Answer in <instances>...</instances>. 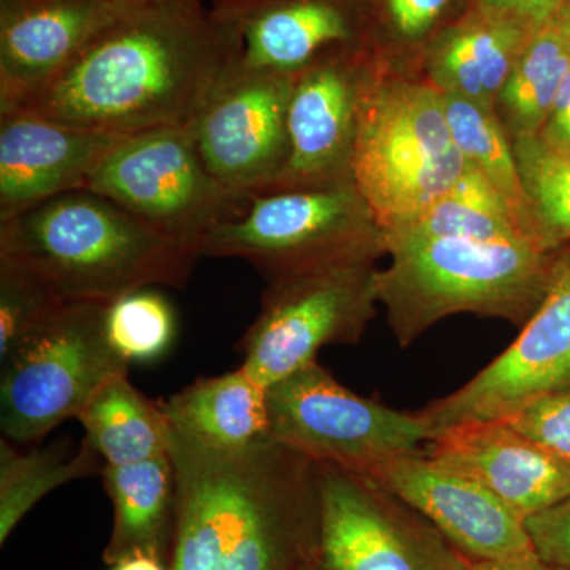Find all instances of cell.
<instances>
[{"label": "cell", "instance_id": "6da1fadb", "mask_svg": "<svg viewBox=\"0 0 570 570\" xmlns=\"http://www.w3.org/2000/svg\"><path fill=\"white\" fill-rule=\"evenodd\" d=\"M228 59L227 24L202 0H156L111 22L10 110L124 137L187 126Z\"/></svg>", "mask_w": 570, "mask_h": 570}, {"label": "cell", "instance_id": "7a4b0ae2", "mask_svg": "<svg viewBox=\"0 0 570 570\" xmlns=\"http://www.w3.org/2000/svg\"><path fill=\"white\" fill-rule=\"evenodd\" d=\"M171 426V425H170ZM171 570H303L317 558V466L275 439L227 452L171 426Z\"/></svg>", "mask_w": 570, "mask_h": 570}, {"label": "cell", "instance_id": "3957f363", "mask_svg": "<svg viewBox=\"0 0 570 570\" xmlns=\"http://www.w3.org/2000/svg\"><path fill=\"white\" fill-rule=\"evenodd\" d=\"M0 258L62 303L110 305L142 288H183L198 255L104 195H58L0 223Z\"/></svg>", "mask_w": 570, "mask_h": 570}, {"label": "cell", "instance_id": "277c9868", "mask_svg": "<svg viewBox=\"0 0 570 570\" xmlns=\"http://www.w3.org/2000/svg\"><path fill=\"white\" fill-rule=\"evenodd\" d=\"M392 264L379 273V303L401 347L445 317L475 314L523 328L549 287L554 253L538 243H487L387 232Z\"/></svg>", "mask_w": 570, "mask_h": 570}, {"label": "cell", "instance_id": "5b68a950", "mask_svg": "<svg viewBox=\"0 0 570 570\" xmlns=\"http://www.w3.org/2000/svg\"><path fill=\"white\" fill-rule=\"evenodd\" d=\"M390 63L377 52L363 94L351 170L384 232L417 219L466 170L441 92Z\"/></svg>", "mask_w": 570, "mask_h": 570}, {"label": "cell", "instance_id": "8992f818", "mask_svg": "<svg viewBox=\"0 0 570 570\" xmlns=\"http://www.w3.org/2000/svg\"><path fill=\"white\" fill-rule=\"evenodd\" d=\"M202 257L243 258L268 281L317 266L379 261L385 232L352 179L255 195L206 236Z\"/></svg>", "mask_w": 570, "mask_h": 570}, {"label": "cell", "instance_id": "52a82bcc", "mask_svg": "<svg viewBox=\"0 0 570 570\" xmlns=\"http://www.w3.org/2000/svg\"><path fill=\"white\" fill-rule=\"evenodd\" d=\"M107 305L62 303L2 360L0 428L13 442L40 441L80 417L111 379L130 363L105 332Z\"/></svg>", "mask_w": 570, "mask_h": 570}, {"label": "cell", "instance_id": "ba28073f", "mask_svg": "<svg viewBox=\"0 0 570 570\" xmlns=\"http://www.w3.org/2000/svg\"><path fill=\"white\" fill-rule=\"evenodd\" d=\"M377 261L317 266L268 281L242 340V367L272 387L332 344H356L377 314Z\"/></svg>", "mask_w": 570, "mask_h": 570}, {"label": "cell", "instance_id": "9c48e42d", "mask_svg": "<svg viewBox=\"0 0 570 570\" xmlns=\"http://www.w3.org/2000/svg\"><path fill=\"white\" fill-rule=\"evenodd\" d=\"M86 189L110 198L198 257L206 236L242 216L250 200L209 174L189 124L122 138L89 176Z\"/></svg>", "mask_w": 570, "mask_h": 570}, {"label": "cell", "instance_id": "30bf717a", "mask_svg": "<svg viewBox=\"0 0 570 570\" xmlns=\"http://www.w3.org/2000/svg\"><path fill=\"white\" fill-rule=\"evenodd\" d=\"M269 436L317 464L362 474L379 461L422 452L433 428L419 412L360 396L313 362L268 387Z\"/></svg>", "mask_w": 570, "mask_h": 570}, {"label": "cell", "instance_id": "8fae6325", "mask_svg": "<svg viewBox=\"0 0 570 570\" xmlns=\"http://www.w3.org/2000/svg\"><path fill=\"white\" fill-rule=\"evenodd\" d=\"M322 570H468L469 560L373 479L317 464Z\"/></svg>", "mask_w": 570, "mask_h": 570}, {"label": "cell", "instance_id": "7c38bea8", "mask_svg": "<svg viewBox=\"0 0 570 570\" xmlns=\"http://www.w3.org/2000/svg\"><path fill=\"white\" fill-rule=\"evenodd\" d=\"M570 385V246L554 253L549 287L515 341L463 387L420 414L433 428L509 420L535 397Z\"/></svg>", "mask_w": 570, "mask_h": 570}, {"label": "cell", "instance_id": "4fadbf2b", "mask_svg": "<svg viewBox=\"0 0 570 570\" xmlns=\"http://www.w3.org/2000/svg\"><path fill=\"white\" fill-rule=\"evenodd\" d=\"M295 77L225 67L189 122L205 167L232 193L264 194L287 159V110Z\"/></svg>", "mask_w": 570, "mask_h": 570}, {"label": "cell", "instance_id": "5bb4252c", "mask_svg": "<svg viewBox=\"0 0 570 570\" xmlns=\"http://www.w3.org/2000/svg\"><path fill=\"white\" fill-rule=\"evenodd\" d=\"M362 475L420 513L469 561L539 560L521 517L426 450L379 461Z\"/></svg>", "mask_w": 570, "mask_h": 570}, {"label": "cell", "instance_id": "9a60e30c", "mask_svg": "<svg viewBox=\"0 0 570 570\" xmlns=\"http://www.w3.org/2000/svg\"><path fill=\"white\" fill-rule=\"evenodd\" d=\"M376 59V48H360L296 75L287 110V159L264 194L352 179L363 94Z\"/></svg>", "mask_w": 570, "mask_h": 570}, {"label": "cell", "instance_id": "2e32d148", "mask_svg": "<svg viewBox=\"0 0 570 570\" xmlns=\"http://www.w3.org/2000/svg\"><path fill=\"white\" fill-rule=\"evenodd\" d=\"M224 22L227 66L258 73L296 77L341 52L374 48L371 0H265Z\"/></svg>", "mask_w": 570, "mask_h": 570}, {"label": "cell", "instance_id": "e0dca14e", "mask_svg": "<svg viewBox=\"0 0 570 570\" xmlns=\"http://www.w3.org/2000/svg\"><path fill=\"white\" fill-rule=\"evenodd\" d=\"M156 0H0V111L63 69L105 28Z\"/></svg>", "mask_w": 570, "mask_h": 570}, {"label": "cell", "instance_id": "ac0fdd59", "mask_svg": "<svg viewBox=\"0 0 570 570\" xmlns=\"http://www.w3.org/2000/svg\"><path fill=\"white\" fill-rule=\"evenodd\" d=\"M122 138L31 111L0 112V223L86 189L89 176Z\"/></svg>", "mask_w": 570, "mask_h": 570}, {"label": "cell", "instance_id": "d6986e66", "mask_svg": "<svg viewBox=\"0 0 570 570\" xmlns=\"http://www.w3.org/2000/svg\"><path fill=\"white\" fill-rule=\"evenodd\" d=\"M426 453L478 480L523 520L570 497V461L505 420L445 428Z\"/></svg>", "mask_w": 570, "mask_h": 570}, {"label": "cell", "instance_id": "ffe728a7", "mask_svg": "<svg viewBox=\"0 0 570 570\" xmlns=\"http://www.w3.org/2000/svg\"><path fill=\"white\" fill-rule=\"evenodd\" d=\"M534 31L515 18L469 2L420 56L425 80L439 92L455 94L494 111Z\"/></svg>", "mask_w": 570, "mask_h": 570}, {"label": "cell", "instance_id": "44dd1931", "mask_svg": "<svg viewBox=\"0 0 570 570\" xmlns=\"http://www.w3.org/2000/svg\"><path fill=\"white\" fill-rule=\"evenodd\" d=\"M175 430L206 448L238 452L268 441V389L243 370L197 379L164 401Z\"/></svg>", "mask_w": 570, "mask_h": 570}, {"label": "cell", "instance_id": "7402d4cb", "mask_svg": "<svg viewBox=\"0 0 570 570\" xmlns=\"http://www.w3.org/2000/svg\"><path fill=\"white\" fill-rule=\"evenodd\" d=\"M102 479L112 504L105 564L134 553L154 554L170 564L176 497L170 453L124 466L105 464Z\"/></svg>", "mask_w": 570, "mask_h": 570}, {"label": "cell", "instance_id": "603a6c76", "mask_svg": "<svg viewBox=\"0 0 570 570\" xmlns=\"http://www.w3.org/2000/svg\"><path fill=\"white\" fill-rule=\"evenodd\" d=\"M85 428L105 464L124 466L170 453V422L163 403H154L134 387L129 374L111 379L82 409Z\"/></svg>", "mask_w": 570, "mask_h": 570}, {"label": "cell", "instance_id": "cb8c5ba5", "mask_svg": "<svg viewBox=\"0 0 570 570\" xmlns=\"http://www.w3.org/2000/svg\"><path fill=\"white\" fill-rule=\"evenodd\" d=\"M570 73V37L551 20L532 32L497 100L512 142L538 138Z\"/></svg>", "mask_w": 570, "mask_h": 570}, {"label": "cell", "instance_id": "d4e9b609", "mask_svg": "<svg viewBox=\"0 0 570 570\" xmlns=\"http://www.w3.org/2000/svg\"><path fill=\"white\" fill-rule=\"evenodd\" d=\"M441 99L450 132L464 160L485 176L487 181L512 209L523 230L546 249L535 223L534 206L517 163L513 142L499 121L497 111L469 102L455 94L441 92Z\"/></svg>", "mask_w": 570, "mask_h": 570}, {"label": "cell", "instance_id": "484cf974", "mask_svg": "<svg viewBox=\"0 0 570 570\" xmlns=\"http://www.w3.org/2000/svg\"><path fill=\"white\" fill-rule=\"evenodd\" d=\"M105 461L88 439L77 452L67 455L50 448L22 453L9 439L0 442V546L28 515L37 502L52 490L75 480L102 475Z\"/></svg>", "mask_w": 570, "mask_h": 570}, {"label": "cell", "instance_id": "4316f807", "mask_svg": "<svg viewBox=\"0 0 570 570\" xmlns=\"http://www.w3.org/2000/svg\"><path fill=\"white\" fill-rule=\"evenodd\" d=\"M390 232L487 243H538L523 230L512 209L485 176L468 163L466 170L444 197L411 224Z\"/></svg>", "mask_w": 570, "mask_h": 570}, {"label": "cell", "instance_id": "83f0119b", "mask_svg": "<svg viewBox=\"0 0 570 570\" xmlns=\"http://www.w3.org/2000/svg\"><path fill=\"white\" fill-rule=\"evenodd\" d=\"M534 206L540 239L554 253L570 243V149L551 151L538 138L513 142Z\"/></svg>", "mask_w": 570, "mask_h": 570}, {"label": "cell", "instance_id": "f1b7e54d", "mask_svg": "<svg viewBox=\"0 0 570 570\" xmlns=\"http://www.w3.org/2000/svg\"><path fill=\"white\" fill-rule=\"evenodd\" d=\"M105 332L112 348L130 365L154 362L174 344V306L154 288L121 296L107 305Z\"/></svg>", "mask_w": 570, "mask_h": 570}, {"label": "cell", "instance_id": "f546056e", "mask_svg": "<svg viewBox=\"0 0 570 570\" xmlns=\"http://www.w3.org/2000/svg\"><path fill=\"white\" fill-rule=\"evenodd\" d=\"M471 0H371L379 55L422 56L426 45L466 10Z\"/></svg>", "mask_w": 570, "mask_h": 570}, {"label": "cell", "instance_id": "4dcf8cb0", "mask_svg": "<svg viewBox=\"0 0 570 570\" xmlns=\"http://www.w3.org/2000/svg\"><path fill=\"white\" fill-rule=\"evenodd\" d=\"M62 302L13 262L0 258V360L14 351Z\"/></svg>", "mask_w": 570, "mask_h": 570}, {"label": "cell", "instance_id": "1f68e13d", "mask_svg": "<svg viewBox=\"0 0 570 570\" xmlns=\"http://www.w3.org/2000/svg\"><path fill=\"white\" fill-rule=\"evenodd\" d=\"M505 422L543 449L570 461V385L535 397Z\"/></svg>", "mask_w": 570, "mask_h": 570}, {"label": "cell", "instance_id": "d6a6232c", "mask_svg": "<svg viewBox=\"0 0 570 570\" xmlns=\"http://www.w3.org/2000/svg\"><path fill=\"white\" fill-rule=\"evenodd\" d=\"M524 527L543 564L570 570V497L524 520Z\"/></svg>", "mask_w": 570, "mask_h": 570}, {"label": "cell", "instance_id": "836d02e7", "mask_svg": "<svg viewBox=\"0 0 570 570\" xmlns=\"http://www.w3.org/2000/svg\"><path fill=\"white\" fill-rule=\"evenodd\" d=\"M566 2L568 0H471L474 6L508 14L534 29L554 20Z\"/></svg>", "mask_w": 570, "mask_h": 570}, {"label": "cell", "instance_id": "e575fe53", "mask_svg": "<svg viewBox=\"0 0 570 570\" xmlns=\"http://www.w3.org/2000/svg\"><path fill=\"white\" fill-rule=\"evenodd\" d=\"M540 145L551 151H568L570 149V73L558 94L549 119L539 134Z\"/></svg>", "mask_w": 570, "mask_h": 570}, {"label": "cell", "instance_id": "d590c367", "mask_svg": "<svg viewBox=\"0 0 570 570\" xmlns=\"http://www.w3.org/2000/svg\"><path fill=\"white\" fill-rule=\"evenodd\" d=\"M108 570H171L167 561L148 553H134L108 566Z\"/></svg>", "mask_w": 570, "mask_h": 570}, {"label": "cell", "instance_id": "8d00e7d4", "mask_svg": "<svg viewBox=\"0 0 570 570\" xmlns=\"http://www.w3.org/2000/svg\"><path fill=\"white\" fill-rule=\"evenodd\" d=\"M265 0H212V10L217 20H232L245 11L261 6Z\"/></svg>", "mask_w": 570, "mask_h": 570}, {"label": "cell", "instance_id": "74e56055", "mask_svg": "<svg viewBox=\"0 0 570 570\" xmlns=\"http://www.w3.org/2000/svg\"><path fill=\"white\" fill-rule=\"evenodd\" d=\"M468 570H553L540 560L532 561H469Z\"/></svg>", "mask_w": 570, "mask_h": 570}, {"label": "cell", "instance_id": "f35d334b", "mask_svg": "<svg viewBox=\"0 0 570 570\" xmlns=\"http://www.w3.org/2000/svg\"><path fill=\"white\" fill-rule=\"evenodd\" d=\"M554 20L560 22L561 28L564 29L566 33L570 37V0L562 6L560 13L557 14Z\"/></svg>", "mask_w": 570, "mask_h": 570}, {"label": "cell", "instance_id": "ab89813d", "mask_svg": "<svg viewBox=\"0 0 570 570\" xmlns=\"http://www.w3.org/2000/svg\"><path fill=\"white\" fill-rule=\"evenodd\" d=\"M303 570H322V569L318 568L317 562L314 561V562H311V564H307L306 568Z\"/></svg>", "mask_w": 570, "mask_h": 570}, {"label": "cell", "instance_id": "60d3db41", "mask_svg": "<svg viewBox=\"0 0 570 570\" xmlns=\"http://www.w3.org/2000/svg\"><path fill=\"white\" fill-rule=\"evenodd\" d=\"M554 570V569H553Z\"/></svg>", "mask_w": 570, "mask_h": 570}]
</instances>
